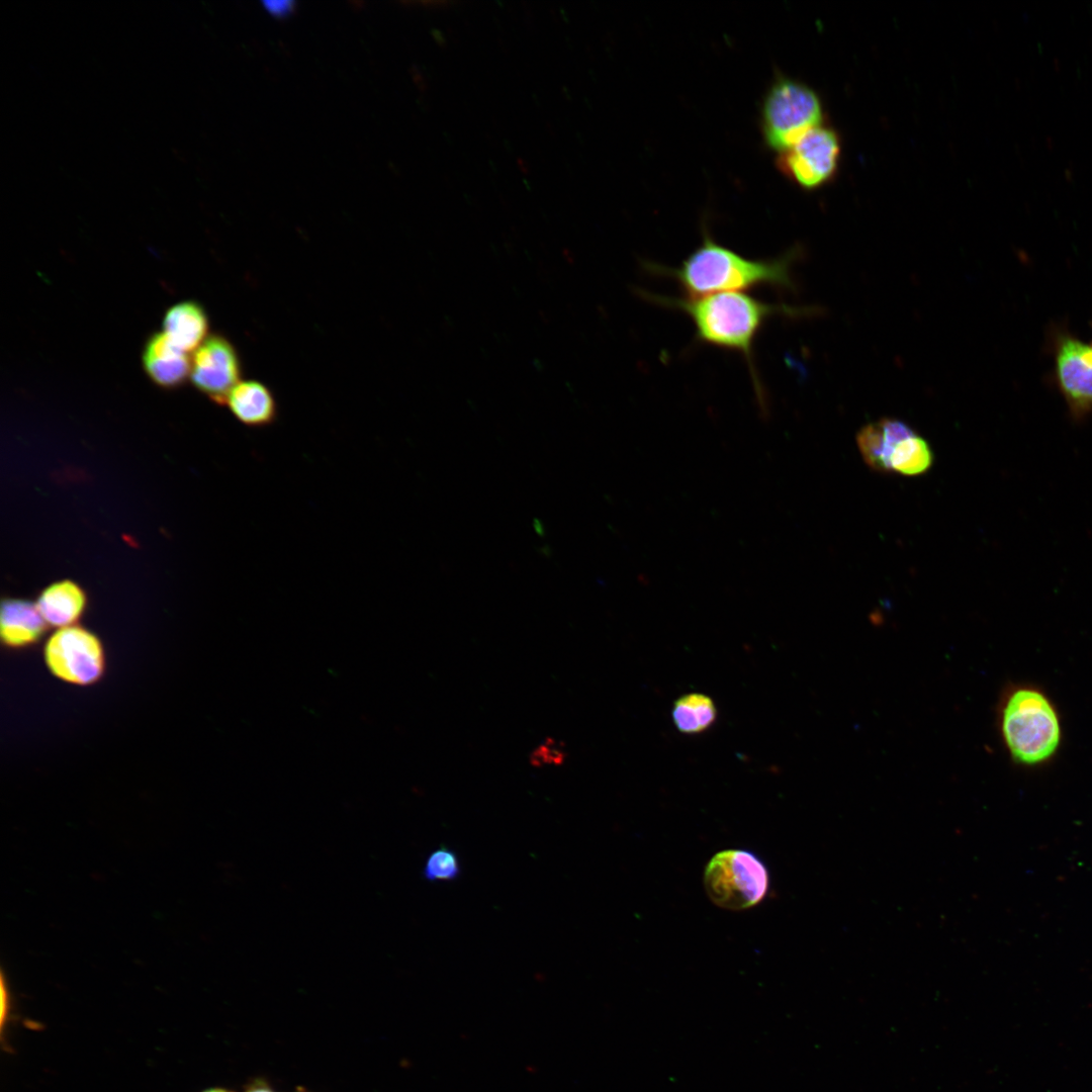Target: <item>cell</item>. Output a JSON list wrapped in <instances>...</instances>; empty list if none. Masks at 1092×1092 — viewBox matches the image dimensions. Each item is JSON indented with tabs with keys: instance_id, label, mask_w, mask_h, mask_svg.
I'll use <instances>...</instances> for the list:
<instances>
[{
	"instance_id": "cell-1",
	"label": "cell",
	"mask_w": 1092,
	"mask_h": 1092,
	"mask_svg": "<svg viewBox=\"0 0 1092 1092\" xmlns=\"http://www.w3.org/2000/svg\"><path fill=\"white\" fill-rule=\"evenodd\" d=\"M657 305L685 313L695 328L696 340L740 355L752 379L762 414L767 413L766 396L754 360V343L767 321L777 315L800 316L810 308L771 303L739 292H721L697 297H673L640 292Z\"/></svg>"
},
{
	"instance_id": "cell-2",
	"label": "cell",
	"mask_w": 1092,
	"mask_h": 1092,
	"mask_svg": "<svg viewBox=\"0 0 1092 1092\" xmlns=\"http://www.w3.org/2000/svg\"><path fill=\"white\" fill-rule=\"evenodd\" d=\"M701 244L676 267L645 263L652 274L669 277L688 297L757 287L794 290L792 268L798 252L772 259H751L723 246L707 232Z\"/></svg>"
},
{
	"instance_id": "cell-3",
	"label": "cell",
	"mask_w": 1092,
	"mask_h": 1092,
	"mask_svg": "<svg viewBox=\"0 0 1092 1092\" xmlns=\"http://www.w3.org/2000/svg\"><path fill=\"white\" fill-rule=\"evenodd\" d=\"M1004 743L1012 758L1037 764L1051 758L1061 741L1059 716L1040 691L1017 688L1004 699L1000 712Z\"/></svg>"
},
{
	"instance_id": "cell-4",
	"label": "cell",
	"mask_w": 1092,
	"mask_h": 1092,
	"mask_svg": "<svg viewBox=\"0 0 1092 1092\" xmlns=\"http://www.w3.org/2000/svg\"><path fill=\"white\" fill-rule=\"evenodd\" d=\"M824 120L821 98L801 81L779 76L763 97L761 133L766 147L777 154L789 149L810 129L824 124Z\"/></svg>"
},
{
	"instance_id": "cell-5",
	"label": "cell",
	"mask_w": 1092,
	"mask_h": 1092,
	"mask_svg": "<svg viewBox=\"0 0 1092 1092\" xmlns=\"http://www.w3.org/2000/svg\"><path fill=\"white\" fill-rule=\"evenodd\" d=\"M704 886L711 901L725 909L743 910L760 903L769 889L763 861L746 849H725L707 863Z\"/></svg>"
},
{
	"instance_id": "cell-6",
	"label": "cell",
	"mask_w": 1092,
	"mask_h": 1092,
	"mask_svg": "<svg viewBox=\"0 0 1092 1092\" xmlns=\"http://www.w3.org/2000/svg\"><path fill=\"white\" fill-rule=\"evenodd\" d=\"M43 659L57 678L87 687L99 681L106 670L102 641L92 631L74 625L57 629L43 646Z\"/></svg>"
},
{
	"instance_id": "cell-7",
	"label": "cell",
	"mask_w": 1092,
	"mask_h": 1092,
	"mask_svg": "<svg viewBox=\"0 0 1092 1092\" xmlns=\"http://www.w3.org/2000/svg\"><path fill=\"white\" fill-rule=\"evenodd\" d=\"M839 133L825 124L802 135L794 145L778 154V170L804 190L819 189L836 176L841 159Z\"/></svg>"
},
{
	"instance_id": "cell-8",
	"label": "cell",
	"mask_w": 1092,
	"mask_h": 1092,
	"mask_svg": "<svg viewBox=\"0 0 1092 1092\" xmlns=\"http://www.w3.org/2000/svg\"><path fill=\"white\" fill-rule=\"evenodd\" d=\"M242 361L235 345L221 334H211L194 351L190 380L194 387L216 404H225L231 390L240 382Z\"/></svg>"
},
{
	"instance_id": "cell-9",
	"label": "cell",
	"mask_w": 1092,
	"mask_h": 1092,
	"mask_svg": "<svg viewBox=\"0 0 1092 1092\" xmlns=\"http://www.w3.org/2000/svg\"><path fill=\"white\" fill-rule=\"evenodd\" d=\"M1057 383L1074 420L1092 412V346L1061 335L1055 347Z\"/></svg>"
},
{
	"instance_id": "cell-10",
	"label": "cell",
	"mask_w": 1092,
	"mask_h": 1092,
	"mask_svg": "<svg viewBox=\"0 0 1092 1092\" xmlns=\"http://www.w3.org/2000/svg\"><path fill=\"white\" fill-rule=\"evenodd\" d=\"M142 363L149 379L164 389L178 388L190 377L191 362L187 353L177 348L163 332L149 336Z\"/></svg>"
},
{
	"instance_id": "cell-11",
	"label": "cell",
	"mask_w": 1092,
	"mask_h": 1092,
	"mask_svg": "<svg viewBox=\"0 0 1092 1092\" xmlns=\"http://www.w3.org/2000/svg\"><path fill=\"white\" fill-rule=\"evenodd\" d=\"M48 628L35 603L17 598L2 600L0 635L4 647L14 650L32 647L42 639Z\"/></svg>"
},
{
	"instance_id": "cell-12",
	"label": "cell",
	"mask_w": 1092,
	"mask_h": 1092,
	"mask_svg": "<svg viewBox=\"0 0 1092 1092\" xmlns=\"http://www.w3.org/2000/svg\"><path fill=\"white\" fill-rule=\"evenodd\" d=\"M225 404L236 420L251 428L269 426L278 415L273 392L258 380L240 381L229 393Z\"/></svg>"
},
{
	"instance_id": "cell-13",
	"label": "cell",
	"mask_w": 1092,
	"mask_h": 1092,
	"mask_svg": "<svg viewBox=\"0 0 1092 1092\" xmlns=\"http://www.w3.org/2000/svg\"><path fill=\"white\" fill-rule=\"evenodd\" d=\"M35 605L49 627L60 629L77 625L85 613L87 596L75 581L62 579L44 587Z\"/></svg>"
},
{
	"instance_id": "cell-14",
	"label": "cell",
	"mask_w": 1092,
	"mask_h": 1092,
	"mask_svg": "<svg viewBox=\"0 0 1092 1092\" xmlns=\"http://www.w3.org/2000/svg\"><path fill=\"white\" fill-rule=\"evenodd\" d=\"M209 318L195 300H183L170 306L163 318V333L180 350L195 351L208 337Z\"/></svg>"
},
{
	"instance_id": "cell-15",
	"label": "cell",
	"mask_w": 1092,
	"mask_h": 1092,
	"mask_svg": "<svg viewBox=\"0 0 1092 1092\" xmlns=\"http://www.w3.org/2000/svg\"><path fill=\"white\" fill-rule=\"evenodd\" d=\"M718 711L713 699L693 692L678 697L672 704L671 719L682 734H700L713 726Z\"/></svg>"
},
{
	"instance_id": "cell-16",
	"label": "cell",
	"mask_w": 1092,
	"mask_h": 1092,
	"mask_svg": "<svg viewBox=\"0 0 1092 1092\" xmlns=\"http://www.w3.org/2000/svg\"><path fill=\"white\" fill-rule=\"evenodd\" d=\"M933 452L928 442L916 433L897 444L888 460V472L917 476L930 469Z\"/></svg>"
},
{
	"instance_id": "cell-17",
	"label": "cell",
	"mask_w": 1092,
	"mask_h": 1092,
	"mask_svg": "<svg viewBox=\"0 0 1092 1092\" xmlns=\"http://www.w3.org/2000/svg\"><path fill=\"white\" fill-rule=\"evenodd\" d=\"M422 875L426 881L432 883L457 880L461 875L457 853L444 845L434 849L425 861Z\"/></svg>"
},
{
	"instance_id": "cell-18",
	"label": "cell",
	"mask_w": 1092,
	"mask_h": 1092,
	"mask_svg": "<svg viewBox=\"0 0 1092 1092\" xmlns=\"http://www.w3.org/2000/svg\"><path fill=\"white\" fill-rule=\"evenodd\" d=\"M858 450L867 465L873 470L883 472V433L881 422L870 423L862 427L856 436Z\"/></svg>"
},
{
	"instance_id": "cell-19",
	"label": "cell",
	"mask_w": 1092,
	"mask_h": 1092,
	"mask_svg": "<svg viewBox=\"0 0 1092 1092\" xmlns=\"http://www.w3.org/2000/svg\"><path fill=\"white\" fill-rule=\"evenodd\" d=\"M566 758L565 744L552 737L543 739L529 755V761L535 768L557 767L562 765Z\"/></svg>"
},
{
	"instance_id": "cell-20",
	"label": "cell",
	"mask_w": 1092,
	"mask_h": 1092,
	"mask_svg": "<svg viewBox=\"0 0 1092 1092\" xmlns=\"http://www.w3.org/2000/svg\"><path fill=\"white\" fill-rule=\"evenodd\" d=\"M264 4H265L266 8L269 11H271L273 14L284 15V14L288 13L291 10L293 2H290V1H268L267 2L266 1V2H264Z\"/></svg>"
},
{
	"instance_id": "cell-21",
	"label": "cell",
	"mask_w": 1092,
	"mask_h": 1092,
	"mask_svg": "<svg viewBox=\"0 0 1092 1092\" xmlns=\"http://www.w3.org/2000/svg\"><path fill=\"white\" fill-rule=\"evenodd\" d=\"M248 1092H272L271 1090L263 1087L254 1088Z\"/></svg>"
},
{
	"instance_id": "cell-22",
	"label": "cell",
	"mask_w": 1092,
	"mask_h": 1092,
	"mask_svg": "<svg viewBox=\"0 0 1092 1092\" xmlns=\"http://www.w3.org/2000/svg\"><path fill=\"white\" fill-rule=\"evenodd\" d=\"M203 1092H229V1091L223 1090V1089H219V1088H212V1089L205 1090Z\"/></svg>"
}]
</instances>
